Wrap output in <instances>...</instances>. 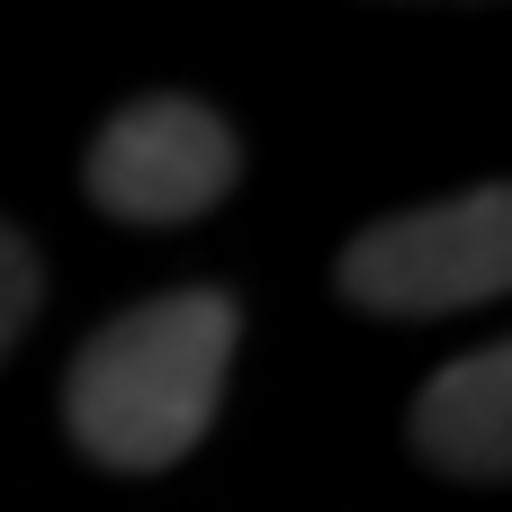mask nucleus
<instances>
[{
  "label": "nucleus",
  "mask_w": 512,
  "mask_h": 512,
  "mask_svg": "<svg viewBox=\"0 0 512 512\" xmlns=\"http://www.w3.org/2000/svg\"><path fill=\"white\" fill-rule=\"evenodd\" d=\"M234 342H243V306L225 288H171V297L108 315L63 369L72 450L108 477L180 468L225 405Z\"/></svg>",
  "instance_id": "obj_1"
},
{
  "label": "nucleus",
  "mask_w": 512,
  "mask_h": 512,
  "mask_svg": "<svg viewBox=\"0 0 512 512\" xmlns=\"http://www.w3.org/2000/svg\"><path fill=\"white\" fill-rule=\"evenodd\" d=\"M342 306L414 324V315H459V306H495L512 288V189H459L405 216H378L351 234V252L333 261Z\"/></svg>",
  "instance_id": "obj_2"
},
{
  "label": "nucleus",
  "mask_w": 512,
  "mask_h": 512,
  "mask_svg": "<svg viewBox=\"0 0 512 512\" xmlns=\"http://www.w3.org/2000/svg\"><path fill=\"white\" fill-rule=\"evenodd\" d=\"M234 180H243V135L207 99H180V90L126 99L90 135V162H81L90 207L117 225H189V216L225 207Z\"/></svg>",
  "instance_id": "obj_3"
},
{
  "label": "nucleus",
  "mask_w": 512,
  "mask_h": 512,
  "mask_svg": "<svg viewBox=\"0 0 512 512\" xmlns=\"http://www.w3.org/2000/svg\"><path fill=\"white\" fill-rule=\"evenodd\" d=\"M405 441L423 468L459 477V486H504L512 477V351H459L423 378L414 414H405Z\"/></svg>",
  "instance_id": "obj_4"
},
{
  "label": "nucleus",
  "mask_w": 512,
  "mask_h": 512,
  "mask_svg": "<svg viewBox=\"0 0 512 512\" xmlns=\"http://www.w3.org/2000/svg\"><path fill=\"white\" fill-rule=\"evenodd\" d=\"M36 306H45V261H36V243L0 216V360L18 351V333L36 324Z\"/></svg>",
  "instance_id": "obj_5"
}]
</instances>
